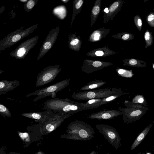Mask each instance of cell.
Returning <instances> with one entry per match:
<instances>
[{
	"mask_svg": "<svg viewBox=\"0 0 154 154\" xmlns=\"http://www.w3.org/2000/svg\"><path fill=\"white\" fill-rule=\"evenodd\" d=\"M72 116L70 114H56L44 122L43 130L46 132L50 133L59 126L66 119Z\"/></svg>",
	"mask_w": 154,
	"mask_h": 154,
	"instance_id": "9",
	"label": "cell"
},
{
	"mask_svg": "<svg viewBox=\"0 0 154 154\" xmlns=\"http://www.w3.org/2000/svg\"><path fill=\"white\" fill-rule=\"evenodd\" d=\"M56 113L50 110L38 112H29L22 113L21 115L23 116L36 120L39 122L44 123L50 118L53 117Z\"/></svg>",
	"mask_w": 154,
	"mask_h": 154,
	"instance_id": "13",
	"label": "cell"
},
{
	"mask_svg": "<svg viewBox=\"0 0 154 154\" xmlns=\"http://www.w3.org/2000/svg\"><path fill=\"white\" fill-rule=\"evenodd\" d=\"M130 35L128 34H126L124 35L122 37V38L125 40L127 39L129 37Z\"/></svg>",
	"mask_w": 154,
	"mask_h": 154,
	"instance_id": "31",
	"label": "cell"
},
{
	"mask_svg": "<svg viewBox=\"0 0 154 154\" xmlns=\"http://www.w3.org/2000/svg\"><path fill=\"white\" fill-rule=\"evenodd\" d=\"M125 71V70L124 69H120L118 71V72L119 74L122 75Z\"/></svg>",
	"mask_w": 154,
	"mask_h": 154,
	"instance_id": "32",
	"label": "cell"
},
{
	"mask_svg": "<svg viewBox=\"0 0 154 154\" xmlns=\"http://www.w3.org/2000/svg\"><path fill=\"white\" fill-rule=\"evenodd\" d=\"M70 79L67 78L49 86L36 90L27 94L25 97L36 96L33 101H36L40 99L54 94L56 96L57 93L61 91L69 84Z\"/></svg>",
	"mask_w": 154,
	"mask_h": 154,
	"instance_id": "3",
	"label": "cell"
},
{
	"mask_svg": "<svg viewBox=\"0 0 154 154\" xmlns=\"http://www.w3.org/2000/svg\"><path fill=\"white\" fill-rule=\"evenodd\" d=\"M153 151L154 152V146H153Z\"/></svg>",
	"mask_w": 154,
	"mask_h": 154,
	"instance_id": "41",
	"label": "cell"
},
{
	"mask_svg": "<svg viewBox=\"0 0 154 154\" xmlns=\"http://www.w3.org/2000/svg\"><path fill=\"white\" fill-rule=\"evenodd\" d=\"M137 63V61L136 60L134 59H132L130 60L129 62V63L132 65H136Z\"/></svg>",
	"mask_w": 154,
	"mask_h": 154,
	"instance_id": "25",
	"label": "cell"
},
{
	"mask_svg": "<svg viewBox=\"0 0 154 154\" xmlns=\"http://www.w3.org/2000/svg\"><path fill=\"white\" fill-rule=\"evenodd\" d=\"M43 108L56 114H72L87 110L84 103L73 101L68 98H54L48 100L43 104Z\"/></svg>",
	"mask_w": 154,
	"mask_h": 154,
	"instance_id": "1",
	"label": "cell"
},
{
	"mask_svg": "<svg viewBox=\"0 0 154 154\" xmlns=\"http://www.w3.org/2000/svg\"><path fill=\"white\" fill-rule=\"evenodd\" d=\"M59 30L58 27H56L50 31L41 48L37 60L41 58L53 46L57 39Z\"/></svg>",
	"mask_w": 154,
	"mask_h": 154,
	"instance_id": "10",
	"label": "cell"
},
{
	"mask_svg": "<svg viewBox=\"0 0 154 154\" xmlns=\"http://www.w3.org/2000/svg\"><path fill=\"white\" fill-rule=\"evenodd\" d=\"M144 38L146 41L149 40L150 38V34L147 31L145 32L144 35Z\"/></svg>",
	"mask_w": 154,
	"mask_h": 154,
	"instance_id": "26",
	"label": "cell"
},
{
	"mask_svg": "<svg viewBox=\"0 0 154 154\" xmlns=\"http://www.w3.org/2000/svg\"><path fill=\"white\" fill-rule=\"evenodd\" d=\"M67 134L61 138L78 140H89L94 137L95 132L90 125L82 121L75 120L71 122L67 127Z\"/></svg>",
	"mask_w": 154,
	"mask_h": 154,
	"instance_id": "2",
	"label": "cell"
},
{
	"mask_svg": "<svg viewBox=\"0 0 154 154\" xmlns=\"http://www.w3.org/2000/svg\"><path fill=\"white\" fill-rule=\"evenodd\" d=\"M119 3L116 2L114 3L110 7L109 10L110 12H112L114 11L118 7Z\"/></svg>",
	"mask_w": 154,
	"mask_h": 154,
	"instance_id": "21",
	"label": "cell"
},
{
	"mask_svg": "<svg viewBox=\"0 0 154 154\" xmlns=\"http://www.w3.org/2000/svg\"><path fill=\"white\" fill-rule=\"evenodd\" d=\"M89 154H98L94 150L91 152Z\"/></svg>",
	"mask_w": 154,
	"mask_h": 154,
	"instance_id": "34",
	"label": "cell"
},
{
	"mask_svg": "<svg viewBox=\"0 0 154 154\" xmlns=\"http://www.w3.org/2000/svg\"><path fill=\"white\" fill-rule=\"evenodd\" d=\"M60 66L52 65L44 68L37 76L36 87L42 86L53 81L61 71Z\"/></svg>",
	"mask_w": 154,
	"mask_h": 154,
	"instance_id": "6",
	"label": "cell"
},
{
	"mask_svg": "<svg viewBox=\"0 0 154 154\" xmlns=\"http://www.w3.org/2000/svg\"><path fill=\"white\" fill-rule=\"evenodd\" d=\"M38 36H37L23 42L10 54V56L16 59H22L25 57L29 51L36 44Z\"/></svg>",
	"mask_w": 154,
	"mask_h": 154,
	"instance_id": "8",
	"label": "cell"
},
{
	"mask_svg": "<svg viewBox=\"0 0 154 154\" xmlns=\"http://www.w3.org/2000/svg\"><path fill=\"white\" fill-rule=\"evenodd\" d=\"M120 89L116 88L100 89L97 90L86 91L77 92L71 95L74 99L89 100L95 99H101L115 93Z\"/></svg>",
	"mask_w": 154,
	"mask_h": 154,
	"instance_id": "4",
	"label": "cell"
},
{
	"mask_svg": "<svg viewBox=\"0 0 154 154\" xmlns=\"http://www.w3.org/2000/svg\"><path fill=\"white\" fill-rule=\"evenodd\" d=\"M150 128L149 126L146 127L139 134L132 144L130 148L131 150L134 149L142 142L148 134Z\"/></svg>",
	"mask_w": 154,
	"mask_h": 154,
	"instance_id": "16",
	"label": "cell"
},
{
	"mask_svg": "<svg viewBox=\"0 0 154 154\" xmlns=\"http://www.w3.org/2000/svg\"><path fill=\"white\" fill-rule=\"evenodd\" d=\"M106 83V82L102 80L95 79L91 81L80 89L81 90L89 91L97 88H99Z\"/></svg>",
	"mask_w": 154,
	"mask_h": 154,
	"instance_id": "15",
	"label": "cell"
},
{
	"mask_svg": "<svg viewBox=\"0 0 154 154\" xmlns=\"http://www.w3.org/2000/svg\"><path fill=\"white\" fill-rule=\"evenodd\" d=\"M96 127L110 144L117 150L120 144L121 138L116 128L103 124H97Z\"/></svg>",
	"mask_w": 154,
	"mask_h": 154,
	"instance_id": "7",
	"label": "cell"
},
{
	"mask_svg": "<svg viewBox=\"0 0 154 154\" xmlns=\"http://www.w3.org/2000/svg\"><path fill=\"white\" fill-rule=\"evenodd\" d=\"M100 11V7L98 6H94L92 10V13L94 15L98 14Z\"/></svg>",
	"mask_w": 154,
	"mask_h": 154,
	"instance_id": "22",
	"label": "cell"
},
{
	"mask_svg": "<svg viewBox=\"0 0 154 154\" xmlns=\"http://www.w3.org/2000/svg\"><path fill=\"white\" fill-rule=\"evenodd\" d=\"M103 52L102 51H98L95 52L96 55L99 56H102L103 54Z\"/></svg>",
	"mask_w": 154,
	"mask_h": 154,
	"instance_id": "28",
	"label": "cell"
},
{
	"mask_svg": "<svg viewBox=\"0 0 154 154\" xmlns=\"http://www.w3.org/2000/svg\"><path fill=\"white\" fill-rule=\"evenodd\" d=\"M0 113L3 116L11 118V113L9 109L1 103H0Z\"/></svg>",
	"mask_w": 154,
	"mask_h": 154,
	"instance_id": "18",
	"label": "cell"
},
{
	"mask_svg": "<svg viewBox=\"0 0 154 154\" xmlns=\"http://www.w3.org/2000/svg\"><path fill=\"white\" fill-rule=\"evenodd\" d=\"M106 154H109V153H107Z\"/></svg>",
	"mask_w": 154,
	"mask_h": 154,
	"instance_id": "43",
	"label": "cell"
},
{
	"mask_svg": "<svg viewBox=\"0 0 154 154\" xmlns=\"http://www.w3.org/2000/svg\"><path fill=\"white\" fill-rule=\"evenodd\" d=\"M100 35L97 32L94 34V39L96 40H98L99 38Z\"/></svg>",
	"mask_w": 154,
	"mask_h": 154,
	"instance_id": "29",
	"label": "cell"
},
{
	"mask_svg": "<svg viewBox=\"0 0 154 154\" xmlns=\"http://www.w3.org/2000/svg\"><path fill=\"white\" fill-rule=\"evenodd\" d=\"M154 19V15L152 14L149 15L147 18L148 20L149 21H152Z\"/></svg>",
	"mask_w": 154,
	"mask_h": 154,
	"instance_id": "30",
	"label": "cell"
},
{
	"mask_svg": "<svg viewBox=\"0 0 154 154\" xmlns=\"http://www.w3.org/2000/svg\"><path fill=\"white\" fill-rule=\"evenodd\" d=\"M83 3V2L82 0H79L78 2L75 5V8L76 9L79 8L82 6Z\"/></svg>",
	"mask_w": 154,
	"mask_h": 154,
	"instance_id": "24",
	"label": "cell"
},
{
	"mask_svg": "<svg viewBox=\"0 0 154 154\" xmlns=\"http://www.w3.org/2000/svg\"><path fill=\"white\" fill-rule=\"evenodd\" d=\"M92 67L85 70L84 72L86 73H90L94 71L103 68L102 63L100 61H96L93 62L92 64Z\"/></svg>",
	"mask_w": 154,
	"mask_h": 154,
	"instance_id": "17",
	"label": "cell"
},
{
	"mask_svg": "<svg viewBox=\"0 0 154 154\" xmlns=\"http://www.w3.org/2000/svg\"><path fill=\"white\" fill-rule=\"evenodd\" d=\"M122 91L120 89L115 93L107 97L101 99H93L89 100L88 104L91 109L96 108L103 105L107 104L115 100L122 95Z\"/></svg>",
	"mask_w": 154,
	"mask_h": 154,
	"instance_id": "12",
	"label": "cell"
},
{
	"mask_svg": "<svg viewBox=\"0 0 154 154\" xmlns=\"http://www.w3.org/2000/svg\"><path fill=\"white\" fill-rule=\"evenodd\" d=\"M17 154V153H12L11 154Z\"/></svg>",
	"mask_w": 154,
	"mask_h": 154,
	"instance_id": "39",
	"label": "cell"
},
{
	"mask_svg": "<svg viewBox=\"0 0 154 154\" xmlns=\"http://www.w3.org/2000/svg\"><path fill=\"white\" fill-rule=\"evenodd\" d=\"M37 26V24H35L24 30L21 29H17L8 34L1 41L0 50L8 48L32 33Z\"/></svg>",
	"mask_w": 154,
	"mask_h": 154,
	"instance_id": "5",
	"label": "cell"
},
{
	"mask_svg": "<svg viewBox=\"0 0 154 154\" xmlns=\"http://www.w3.org/2000/svg\"><path fill=\"white\" fill-rule=\"evenodd\" d=\"M104 11L106 13H107L109 12V10L108 8H106L104 10Z\"/></svg>",
	"mask_w": 154,
	"mask_h": 154,
	"instance_id": "36",
	"label": "cell"
},
{
	"mask_svg": "<svg viewBox=\"0 0 154 154\" xmlns=\"http://www.w3.org/2000/svg\"><path fill=\"white\" fill-rule=\"evenodd\" d=\"M138 154H145V153H139Z\"/></svg>",
	"mask_w": 154,
	"mask_h": 154,
	"instance_id": "40",
	"label": "cell"
},
{
	"mask_svg": "<svg viewBox=\"0 0 154 154\" xmlns=\"http://www.w3.org/2000/svg\"><path fill=\"white\" fill-rule=\"evenodd\" d=\"M122 113L119 110H103L91 114L87 117L91 119L99 120H110L122 114Z\"/></svg>",
	"mask_w": 154,
	"mask_h": 154,
	"instance_id": "11",
	"label": "cell"
},
{
	"mask_svg": "<svg viewBox=\"0 0 154 154\" xmlns=\"http://www.w3.org/2000/svg\"><path fill=\"white\" fill-rule=\"evenodd\" d=\"M137 24H138V25L139 26H141V25H142V21L140 19H139L138 20Z\"/></svg>",
	"mask_w": 154,
	"mask_h": 154,
	"instance_id": "33",
	"label": "cell"
},
{
	"mask_svg": "<svg viewBox=\"0 0 154 154\" xmlns=\"http://www.w3.org/2000/svg\"><path fill=\"white\" fill-rule=\"evenodd\" d=\"M146 154H152L149 152H146Z\"/></svg>",
	"mask_w": 154,
	"mask_h": 154,
	"instance_id": "38",
	"label": "cell"
},
{
	"mask_svg": "<svg viewBox=\"0 0 154 154\" xmlns=\"http://www.w3.org/2000/svg\"><path fill=\"white\" fill-rule=\"evenodd\" d=\"M79 42V40L77 39H75L72 41L70 42V44L72 45H74L77 44Z\"/></svg>",
	"mask_w": 154,
	"mask_h": 154,
	"instance_id": "27",
	"label": "cell"
},
{
	"mask_svg": "<svg viewBox=\"0 0 154 154\" xmlns=\"http://www.w3.org/2000/svg\"><path fill=\"white\" fill-rule=\"evenodd\" d=\"M36 154H45L42 152L39 151L37 152Z\"/></svg>",
	"mask_w": 154,
	"mask_h": 154,
	"instance_id": "37",
	"label": "cell"
},
{
	"mask_svg": "<svg viewBox=\"0 0 154 154\" xmlns=\"http://www.w3.org/2000/svg\"><path fill=\"white\" fill-rule=\"evenodd\" d=\"M142 113L141 111L139 110H136L132 112L130 114V116H135L140 115Z\"/></svg>",
	"mask_w": 154,
	"mask_h": 154,
	"instance_id": "23",
	"label": "cell"
},
{
	"mask_svg": "<svg viewBox=\"0 0 154 154\" xmlns=\"http://www.w3.org/2000/svg\"><path fill=\"white\" fill-rule=\"evenodd\" d=\"M143 98H141L138 100V102L139 103H141L143 102Z\"/></svg>",
	"mask_w": 154,
	"mask_h": 154,
	"instance_id": "35",
	"label": "cell"
},
{
	"mask_svg": "<svg viewBox=\"0 0 154 154\" xmlns=\"http://www.w3.org/2000/svg\"><path fill=\"white\" fill-rule=\"evenodd\" d=\"M35 5V2L32 0L29 1L26 4V8L28 9H31Z\"/></svg>",
	"mask_w": 154,
	"mask_h": 154,
	"instance_id": "20",
	"label": "cell"
},
{
	"mask_svg": "<svg viewBox=\"0 0 154 154\" xmlns=\"http://www.w3.org/2000/svg\"><path fill=\"white\" fill-rule=\"evenodd\" d=\"M20 85L17 80L8 81L6 80L0 81V95L5 94L11 91Z\"/></svg>",
	"mask_w": 154,
	"mask_h": 154,
	"instance_id": "14",
	"label": "cell"
},
{
	"mask_svg": "<svg viewBox=\"0 0 154 154\" xmlns=\"http://www.w3.org/2000/svg\"><path fill=\"white\" fill-rule=\"evenodd\" d=\"M18 133L20 138L23 141L25 142H29L30 141V137L28 133L18 131Z\"/></svg>",
	"mask_w": 154,
	"mask_h": 154,
	"instance_id": "19",
	"label": "cell"
},
{
	"mask_svg": "<svg viewBox=\"0 0 154 154\" xmlns=\"http://www.w3.org/2000/svg\"><path fill=\"white\" fill-rule=\"evenodd\" d=\"M153 68H154V65H153Z\"/></svg>",
	"mask_w": 154,
	"mask_h": 154,
	"instance_id": "42",
	"label": "cell"
}]
</instances>
